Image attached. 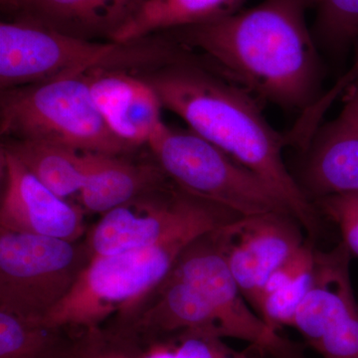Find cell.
<instances>
[{
	"instance_id": "6da1fadb",
	"label": "cell",
	"mask_w": 358,
	"mask_h": 358,
	"mask_svg": "<svg viewBox=\"0 0 358 358\" xmlns=\"http://www.w3.org/2000/svg\"><path fill=\"white\" fill-rule=\"evenodd\" d=\"M307 7V0H263L246 10L166 34L251 95L301 110L317 98L322 74L306 22Z\"/></svg>"
},
{
	"instance_id": "7a4b0ae2",
	"label": "cell",
	"mask_w": 358,
	"mask_h": 358,
	"mask_svg": "<svg viewBox=\"0 0 358 358\" xmlns=\"http://www.w3.org/2000/svg\"><path fill=\"white\" fill-rule=\"evenodd\" d=\"M136 73L157 92L164 109L263 179L310 239L317 236L319 211L285 164L286 141L268 124L251 94L186 51L166 64Z\"/></svg>"
},
{
	"instance_id": "3957f363",
	"label": "cell",
	"mask_w": 358,
	"mask_h": 358,
	"mask_svg": "<svg viewBox=\"0 0 358 358\" xmlns=\"http://www.w3.org/2000/svg\"><path fill=\"white\" fill-rule=\"evenodd\" d=\"M239 217L230 209L205 201L159 243L92 257L67 296L42 322L73 334L99 327L131 326L182 252L197 238Z\"/></svg>"
},
{
	"instance_id": "277c9868",
	"label": "cell",
	"mask_w": 358,
	"mask_h": 358,
	"mask_svg": "<svg viewBox=\"0 0 358 358\" xmlns=\"http://www.w3.org/2000/svg\"><path fill=\"white\" fill-rule=\"evenodd\" d=\"M0 134L2 138L41 141L80 152L129 155L138 150L106 124L84 73L1 91Z\"/></svg>"
},
{
	"instance_id": "5b68a950",
	"label": "cell",
	"mask_w": 358,
	"mask_h": 358,
	"mask_svg": "<svg viewBox=\"0 0 358 358\" xmlns=\"http://www.w3.org/2000/svg\"><path fill=\"white\" fill-rule=\"evenodd\" d=\"M147 148L169 179L190 194L240 216L293 214L263 179L190 129L164 122Z\"/></svg>"
},
{
	"instance_id": "8992f818",
	"label": "cell",
	"mask_w": 358,
	"mask_h": 358,
	"mask_svg": "<svg viewBox=\"0 0 358 358\" xmlns=\"http://www.w3.org/2000/svg\"><path fill=\"white\" fill-rule=\"evenodd\" d=\"M91 259L87 243L0 230V310L43 320Z\"/></svg>"
},
{
	"instance_id": "52a82bcc",
	"label": "cell",
	"mask_w": 358,
	"mask_h": 358,
	"mask_svg": "<svg viewBox=\"0 0 358 358\" xmlns=\"http://www.w3.org/2000/svg\"><path fill=\"white\" fill-rule=\"evenodd\" d=\"M128 44L70 36L20 18L0 24V90L45 83L96 66L122 67Z\"/></svg>"
},
{
	"instance_id": "ba28073f",
	"label": "cell",
	"mask_w": 358,
	"mask_h": 358,
	"mask_svg": "<svg viewBox=\"0 0 358 358\" xmlns=\"http://www.w3.org/2000/svg\"><path fill=\"white\" fill-rule=\"evenodd\" d=\"M216 230L194 240L171 274L203 294L217 315L224 338L244 341L273 358H308L300 345L271 329L249 305L231 273Z\"/></svg>"
},
{
	"instance_id": "9c48e42d",
	"label": "cell",
	"mask_w": 358,
	"mask_h": 358,
	"mask_svg": "<svg viewBox=\"0 0 358 358\" xmlns=\"http://www.w3.org/2000/svg\"><path fill=\"white\" fill-rule=\"evenodd\" d=\"M348 250L343 242L315 252L312 288L291 327L320 358H358V301Z\"/></svg>"
},
{
	"instance_id": "30bf717a",
	"label": "cell",
	"mask_w": 358,
	"mask_h": 358,
	"mask_svg": "<svg viewBox=\"0 0 358 358\" xmlns=\"http://www.w3.org/2000/svg\"><path fill=\"white\" fill-rule=\"evenodd\" d=\"M301 225L287 212L241 216L216 230L238 287L252 308L271 275L305 243Z\"/></svg>"
},
{
	"instance_id": "8fae6325",
	"label": "cell",
	"mask_w": 358,
	"mask_h": 358,
	"mask_svg": "<svg viewBox=\"0 0 358 358\" xmlns=\"http://www.w3.org/2000/svg\"><path fill=\"white\" fill-rule=\"evenodd\" d=\"M205 201L171 180L103 213L87 239L90 253L114 255L159 243Z\"/></svg>"
},
{
	"instance_id": "7c38bea8",
	"label": "cell",
	"mask_w": 358,
	"mask_h": 358,
	"mask_svg": "<svg viewBox=\"0 0 358 358\" xmlns=\"http://www.w3.org/2000/svg\"><path fill=\"white\" fill-rule=\"evenodd\" d=\"M0 230L76 242L83 235V208L46 187L22 164L1 148Z\"/></svg>"
},
{
	"instance_id": "4fadbf2b",
	"label": "cell",
	"mask_w": 358,
	"mask_h": 358,
	"mask_svg": "<svg viewBox=\"0 0 358 358\" xmlns=\"http://www.w3.org/2000/svg\"><path fill=\"white\" fill-rule=\"evenodd\" d=\"M92 98L115 136L136 148L148 147L164 124L159 96L134 71L96 66L85 71Z\"/></svg>"
},
{
	"instance_id": "5bb4252c",
	"label": "cell",
	"mask_w": 358,
	"mask_h": 358,
	"mask_svg": "<svg viewBox=\"0 0 358 358\" xmlns=\"http://www.w3.org/2000/svg\"><path fill=\"white\" fill-rule=\"evenodd\" d=\"M345 92L343 110L315 136L303 166L301 187L312 202L358 192V96Z\"/></svg>"
},
{
	"instance_id": "9a60e30c",
	"label": "cell",
	"mask_w": 358,
	"mask_h": 358,
	"mask_svg": "<svg viewBox=\"0 0 358 358\" xmlns=\"http://www.w3.org/2000/svg\"><path fill=\"white\" fill-rule=\"evenodd\" d=\"M147 0H13L10 14L77 38L112 41Z\"/></svg>"
},
{
	"instance_id": "2e32d148",
	"label": "cell",
	"mask_w": 358,
	"mask_h": 358,
	"mask_svg": "<svg viewBox=\"0 0 358 358\" xmlns=\"http://www.w3.org/2000/svg\"><path fill=\"white\" fill-rule=\"evenodd\" d=\"M129 155L84 152L86 178L78 194L84 210L106 213L171 181L157 160L134 162Z\"/></svg>"
},
{
	"instance_id": "e0dca14e",
	"label": "cell",
	"mask_w": 358,
	"mask_h": 358,
	"mask_svg": "<svg viewBox=\"0 0 358 358\" xmlns=\"http://www.w3.org/2000/svg\"><path fill=\"white\" fill-rule=\"evenodd\" d=\"M315 252L312 242L306 241L264 286L254 310L274 331L291 327L296 310L312 288Z\"/></svg>"
},
{
	"instance_id": "ac0fdd59",
	"label": "cell",
	"mask_w": 358,
	"mask_h": 358,
	"mask_svg": "<svg viewBox=\"0 0 358 358\" xmlns=\"http://www.w3.org/2000/svg\"><path fill=\"white\" fill-rule=\"evenodd\" d=\"M244 0H147L115 35L117 43L202 24L239 10Z\"/></svg>"
},
{
	"instance_id": "d6986e66",
	"label": "cell",
	"mask_w": 358,
	"mask_h": 358,
	"mask_svg": "<svg viewBox=\"0 0 358 358\" xmlns=\"http://www.w3.org/2000/svg\"><path fill=\"white\" fill-rule=\"evenodd\" d=\"M1 148L15 157L62 199L79 194L86 178L84 152L41 141L3 138Z\"/></svg>"
},
{
	"instance_id": "ffe728a7",
	"label": "cell",
	"mask_w": 358,
	"mask_h": 358,
	"mask_svg": "<svg viewBox=\"0 0 358 358\" xmlns=\"http://www.w3.org/2000/svg\"><path fill=\"white\" fill-rule=\"evenodd\" d=\"M75 336L42 320L0 310V358H71Z\"/></svg>"
},
{
	"instance_id": "44dd1931",
	"label": "cell",
	"mask_w": 358,
	"mask_h": 358,
	"mask_svg": "<svg viewBox=\"0 0 358 358\" xmlns=\"http://www.w3.org/2000/svg\"><path fill=\"white\" fill-rule=\"evenodd\" d=\"M145 358H273L247 345L235 350L213 334L185 331L173 334L148 348Z\"/></svg>"
},
{
	"instance_id": "7402d4cb",
	"label": "cell",
	"mask_w": 358,
	"mask_h": 358,
	"mask_svg": "<svg viewBox=\"0 0 358 358\" xmlns=\"http://www.w3.org/2000/svg\"><path fill=\"white\" fill-rule=\"evenodd\" d=\"M147 350L131 329L99 327L75 336L71 358H145Z\"/></svg>"
},
{
	"instance_id": "603a6c76",
	"label": "cell",
	"mask_w": 358,
	"mask_h": 358,
	"mask_svg": "<svg viewBox=\"0 0 358 358\" xmlns=\"http://www.w3.org/2000/svg\"><path fill=\"white\" fill-rule=\"evenodd\" d=\"M317 14L320 36L329 47L341 49L358 36V0H307Z\"/></svg>"
},
{
	"instance_id": "cb8c5ba5",
	"label": "cell",
	"mask_w": 358,
	"mask_h": 358,
	"mask_svg": "<svg viewBox=\"0 0 358 358\" xmlns=\"http://www.w3.org/2000/svg\"><path fill=\"white\" fill-rule=\"evenodd\" d=\"M313 205L338 226L341 242L352 257L358 258V192L322 197Z\"/></svg>"
},
{
	"instance_id": "d4e9b609",
	"label": "cell",
	"mask_w": 358,
	"mask_h": 358,
	"mask_svg": "<svg viewBox=\"0 0 358 358\" xmlns=\"http://www.w3.org/2000/svg\"><path fill=\"white\" fill-rule=\"evenodd\" d=\"M1 3V8L4 13L8 14L13 8V0H0Z\"/></svg>"
},
{
	"instance_id": "484cf974",
	"label": "cell",
	"mask_w": 358,
	"mask_h": 358,
	"mask_svg": "<svg viewBox=\"0 0 358 358\" xmlns=\"http://www.w3.org/2000/svg\"><path fill=\"white\" fill-rule=\"evenodd\" d=\"M348 89L350 90V91H352V93L357 94L358 96V78L348 87Z\"/></svg>"
},
{
	"instance_id": "4316f807",
	"label": "cell",
	"mask_w": 358,
	"mask_h": 358,
	"mask_svg": "<svg viewBox=\"0 0 358 358\" xmlns=\"http://www.w3.org/2000/svg\"><path fill=\"white\" fill-rule=\"evenodd\" d=\"M357 301H358V296H357Z\"/></svg>"
}]
</instances>
